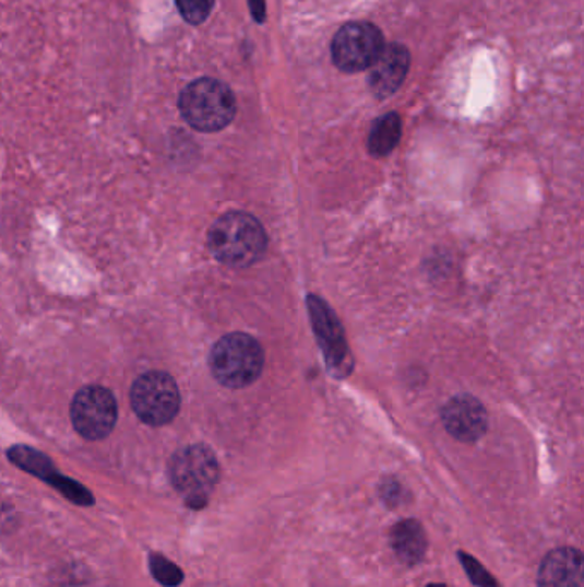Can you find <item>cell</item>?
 <instances>
[{
  "instance_id": "obj_17",
  "label": "cell",
  "mask_w": 584,
  "mask_h": 587,
  "mask_svg": "<svg viewBox=\"0 0 584 587\" xmlns=\"http://www.w3.org/2000/svg\"><path fill=\"white\" fill-rule=\"evenodd\" d=\"M180 16L189 24H201L207 20L215 0H176Z\"/></svg>"
},
{
  "instance_id": "obj_1",
  "label": "cell",
  "mask_w": 584,
  "mask_h": 587,
  "mask_svg": "<svg viewBox=\"0 0 584 587\" xmlns=\"http://www.w3.org/2000/svg\"><path fill=\"white\" fill-rule=\"evenodd\" d=\"M207 246L219 263L228 267H251L266 253V231L261 222L249 213H225L211 225Z\"/></svg>"
},
{
  "instance_id": "obj_18",
  "label": "cell",
  "mask_w": 584,
  "mask_h": 587,
  "mask_svg": "<svg viewBox=\"0 0 584 587\" xmlns=\"http://www.w3.org/2000/svg\"><path fill=\"white\" fill-rule=\"evenodd\" d=\"M457 559L462 562L463 568H465L466 574H468L469 580L478 587H501L497 584V580L493 579L492 574L487 571L484 565L478 562L474 556L468 555V553L460 552L457 553Z\"/></svg>"
},
{
  "instance_id": "obj_3",
  "label": "cell",
  "mask_w": 584,
  "mask_h": 587,
  "mask_svg": "<svg viewBox=\"0 0 584 587\" xmlns=\"http://www.w3.org/2000/svg\"><path fill=\"white\" fill-rule=\"evenodd\" d=\"M210 368L223 387H249L263 373V348L247 333H228L211 351Z\"/></svg>"
},
{
  "instance_id": "obj_5",
  "label": "cell",
  "mask_w": 584,
  "mask_h": 587,
  "mask_svg": "<svg viewBox=\"0 0 584 587\" xmlns=\"http://www.w3.org/2000/svg\"><path fill=\"white\" fill-rule=\"evenodd\" d=\"M131 403L143 423L150 426H165L179 414V387L168 373H146L132 385Z\"/></svg>"
},
{
  "instance_id": "obj_2",
  "label": "cell",
  "mask_w": 584,
  "mask_h": 587,
  "mask_svg": "<svg viewBox=\"0 0 584 587\" xmlns=\"http://www.w3.org/2000/svg\"><path fill=\"white\" fill-rule=\"evenodd\" d=\"M179 108L183 120L195 131L218 132L235 119L237 101L227 84L199 78L180 93Z\"/></svg>"
},
{
  "instance_id": "obj_4",
  "label": "cell",
  "mask_w": 584,
  "mask_h": 587,
  "mask_svg": "<svg viewBox=\"0 0 584 587\" xmlns=\"http://www.w3.org/2000/svg\"><path fill=\"white\" fill-rule=\"evenodd\" d=\"M168 474L189 507L203 508L219 480L218 460L206 445H189L171 457Z\"/></svg>"
},
{
  "instance_id": "obj_10",
  "label": "cell",
  "mask_w": 584,
  "mask_h": 587,
  "mask_svg": "<svg viewBox=\"0 0 584 587\" xmlns=\"http://www.w3.org/2000/svg\"><path fill=\"white\" fill-rule=\"evenodd\" d=\"M370 72V90L378 98H388L402 89L403 81L408 77L409 52L402 44H390L384 47Z\"/></svg>"
},
{
  "instance_id": "obj_9",
  "label": "cell",
  "mask_w": 584,
  "mask_h": 587,
  "mask_svg": "<svg viewBox=\"0 0 584 587\" xmlns=\"http://www.w3.org/2000/svg\"><path fill=\"white\" fill-rule=\"evenodd\" d=\"M307 304H309L312 327H314L315 336H318L319 344H321L327 363H330V366H334L336 372L343 368L348 372L350 369V366L346 363V360H348V345H346L345 333H343L338 318L331 312L330 306L314 294H310L307 297Z\"/></svg>"
},
{
  "instance_id": "obj_12",
  "label": "cell",
  "mask_w": 584,
  "mask_h": 587,
  "mask_svg": "<svg viewBox=\"0 0 584 587\" xmlns=\"http://www.w3.org/2000/svg\"><path fill=\"white\" fill-rule=\"evenodd\" d=\"M391 547L405 565L420 564L427 552V536L415 519L402 520L391 529Z\"/></svg>"
},
{
  "instance_id": "obj_13",
  "label": "cell",
  "mask_w": 584,
  "mask_h": 587,
  "mask_svg": "<svg viewBox=\"0 0 584 587\" xmlns=\"http://www.w3.org/2000/svg\"><path fill=\"white\" fill-rule=\"evenodd\" d=\"M402 117L396 113L379 117L370 129L369 141H367L370 155L376 159L390 155L402 140Z\"/></svg>"
},
{
  "instance_id": "obj_15",
  "label": "cell",
  "mask_w": 584,
  "mask_h": 587,
  "mask_svg": "<svg viewBox=\"0 0 584 587\" xmlns=\"http://www.w3.org/2000/svg\"><path fill=\"white\" fill-rule=\"evenodd\" d=\"M150 571L156 583L165 587H177L183 583V572L167 556L152 553L150 556Z\"/></svg>"
},
{
  "instance_id": "obj_11",
  "label": "cell",
  "mask_w": 584,
  "mask_h": 587,
  "mask_svg": "<svg viewBox=\"0 0 584 587\" xmlns=\"http://www.w3.org/2000/svg\"><path fill=\"white\" fill-rule=\"evenodd\" d=\"M538 587H584L583 555L576 548H557L545 556Z\"/></svg>"
},
{
  "instance_id": "obj_20",
  "label": "cell",
  "mask_w": 584,
  "mask_h": 587,
  "mask_svg": "<svg viewBox=\"0 0 584 587\" xmlns=\"http://www.w3.org/2000/svg\"><path fill=\"white\" fill-rule=\"evenodd\" d=\"M427 587H445L444 584H429Z\"/></svg>"
},
{
  "instance_id": "obj_16",
  "label": "cell",
  "mask_w": 584,
  "mask_h": 587,
  "mask_svg": "<svg viewBox=\"0 0 584 587\" xmlns=\"http://www.w3.org/2000/svg\"><path fill=\"white\" fill-rule=\"evenodd\" d=\"M50 486L59 490L69 502L80 505V507H90V505L95 504V496L90 493V490H86V488H84L83 484L78 483V481L71 480L68 476H57Z\"/></svg>"
},
{
  "instance_id": "obj_19",
  "label": "cell",
  "mask_w": 584,
  "mask_h": 587,
  "mask_svg": "<svg viewBox=\"0 0 584 587\" xmlns=\"http://www.w3.org/2000/svg\"><path fill=\"white\" fill-rule=\"evenodd\" d=\"M249 8H251L252 17L259 24L266 21V0H249Z\"/></svg>"
},
{
  "instance_id": "obj_7",
  "label": "cell",
  "mask_w": 584,
  "mask_h": 587,
  "mask_svg": "<svg viewBox=\"0 0 584 587\" xmlns=\"http://www.w3.org/2000/svg\"><path fill=\"white\" fill-rule=\"evenodd\" d=\"M71 420L83 438H107L117 423L116 397L99 385L81 388L71 403Z\"/></svg>"
},
{
  "instance_id": "obj_14",
  "label": "cell",
  "mask_w": 584,
  "mask_h": 587,
  "mask_svg": "<svg viewBox=\"0 0 584 587\" xmlns=\"http://www.w3.org/2000/svg\"><path fill=\"white\" fill-rule=\"evenodd\" d=\"M8 456L14 466L36 476V478H40L45 483L52 484V481L60 474L52 460L44 456L41 451L35 450V448L16 445V447L9 448Z\"/></svg>"
},
{
  "instance_id": "obj_6",
  "label": "cell",
  "mask_w": 584,
  "mask_h": 587,
  "mask_svg": "<svg viewBox=\"0 0 584 587\" xmlns=\"http://www.w3.org/2000/svg\"><path fill=\"white\" fill-rule=\"evenodd\" d=\"M384 35L369 21H354L336 33L333 62L339 71L360 72L372 68L384 50Z\"/></svg>"
},
{
  "instance_id": "obj_8",
  "label": "cell",
  "mask_w": 584,
  "mask_h": 587,
  "mask_svg": "<svg viewBox=\"0 0 584 587\" xmlns=\"http://www.w3.org/2000/svg\"><path fill=\"white\" fill-rule=\"evenodd\" d=\"M442 423L454 438L463 444H475L486 435L489 415L480 400L468 394H462L445 403L442 409Z\"/></svg>"
}]
</instances>
